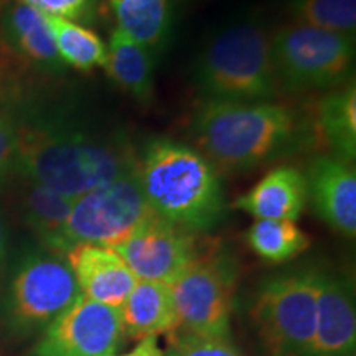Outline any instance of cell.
Returning <instances> with one entry per match:
<instances>
[{"label":"cell","mask_w":356,"mask_h":356,"mask_svg":"<svg viewBox=\"0 0 356 356\" xmlns=\"http://www.w3.org/2000/svg\"><path fill=\"white\" fill-rule=\"evenodd\" d=\"M19 132L15 177L79 198L137 167V149L119 127L74 108L12 96Z\"/></svg>","instance_id":"1"},{"label":"cell","mask_w":356,"mask_h":356,"mask_svg":"<svg viewBox=\"0 0 356 356\" xmlns=\"http://www.w3.org/2000/svg\"><path fill=\"white\" fill-rule=\"evenodd\" d=\"M190 132L218 170L241 173L309 150L320 140L314 114L282 102L202 101Z\"/></svg>","instance_id":"2"},{"label":"cell","mask_w":356,"mask_h":356,"mask_svg":"<svg viewBox=\"0 0 356 356\" xmlns=\"http://www.w3.org/2000/svg\"><path fill=\"white\" fill-rule=\"evenodd\" d=\"M137 177L155 215L180 228L203 234L225 218L220 170L197 147L152 137L137 150Z\"/></svg>","instance_id":"3"},{"label":"cell","mask_w":356,"mask_h":356,"mask_svg":"<svg viewBox=\"0 0 356 356\" xmlns=\"http://www.w3.org/2000/svg\"><path fill=\"white\" fill-rule=\"evenodd\" d=\"M270 37L257 12H243L218 26L191 68V79L203 101L266 102L279 96Z\"/></svg>","instance_id":"4"},{"label":"cell","mask_w":356,"mask_h":356,"mask_svg":"<svg viewBox=\"0 0 356 356\" xmlns=\"http://www.w3.org/2000/svg\"><path fill=\"white\" fill-rule=\"evenodd\" d=\"M79 292L63 254L43 246L25 248L8 270L0 296V320L15 337L43 332L73 304Z\"/></svg>","instance_id":"5"},{"label":"cell","mask_w":356,"mask_h":356,"mask_svg":"<svg viewBox=\"0 0 356 356\" xmlns=\"http://www.w3.org/2000/svg\"><path fill=\"white\" fill-rule=\"evenodd\" d=\"M270 56L279 92H328L353 78L355 37L291 22L270 37Z\"/></svg>","instance_id":"6"},{"label":"cell","mask_w":356,"mask_h":356,"mask_svg":"<svg viewBox=\"0 0 356 356\" xmlns=\"http://www.w3.org/2000/svg\"><path fill=\"white\" fill-rule=\"evenodd\" d=\"M320 266H305L266 279L249 317L264 356H307L317 322Z\"/></svg>","instance_id":"7"},{"label":"cell","mask_w":356,"mask_h":356,"mask_svg":"<svg viewBox=\"0 0 356 356\" xmlns=\"http://www.w3.org/2000/svg\"><path fill=\"white\" fill-rule=\"evenodd\" d=\"M238 280L236 257L216 239H210L170 284L177 314L175 332L202 338H231V314Z\"/></svg>","instance_id":"8"},{"label":"cell","mask_w":356,"mask_h":356,"mask_svg":"<svg viewBox=\"0 0 356 356\" xmlns=\"http://www.w3.org/2000/svg\"><path fill=\"white\" fill-rule=\"evenodd\" d=\"M150 215L154 211L144 197L136 167L74 200L66 222V246L68 251L76 244L114 248Z\"/></svg>","instance_id":"9"},{"label":"cell","mask_w":356,"mask_h":356,"mask_svg":"<svg viewBox=\"0 0 356 356\" xmlns=\"http://www.w3.org/2000/svg\"><path fill=\"white\" fill-rule=\"evenodd\" d=\"M208 238L150 215L129 238L111 248L137 280L170 284L203 251Z\"/></svg>","instance_id":"10"},{"label":"cell","mask_w":356,"mask_h":356,"mask_svg":"<svg viewBox=\"0 0 356 356\" xmlns=\"http://www.w3.org/2000/svg\"><path fill=\"white\" fill-rule=\"evenodd\" d=\"M122 341L119 310L79 296L42 332L32 356H115Z\"/></svg>","instance_id":"11"},{"label":"cell","mask_w":356,"mask_h":356,"mask_svg":"<svg viewBox=\"0 0 356 356\" xmlns=\"http://www.w3.org/2000/svg\"><path fill=\"white\" fill-rule=\"evenodd\" d=\"M307 356H356L355 291L348 275L320 267L317 322Z\"/></svg>","instance_id":"12"},{"label":"cell","mask_w":356,"mask_h":356,"mask_svg":"<svg viewBox=\"0 0 356 356\" xmlns=\"http://www.w3.org/2000/svg\"><path fill=\"white\" fill-rule=\"evenodd\" d=\"M0 48L40 74L61 76L66 71L44 13L22 0H10L0 10Z\"/></svg>","instance_id":"13"},{"label":"cell","mask_w":356,"mask_h":356,"mask_svg":"<svg viewBox=\"0 0 356 356\" xmlns=\"http://www.w3.org/2000/svg\"><path fill=\"white\" fill-rule=\"evenodd\" d=\"M307 202L315 215L345 238L356 234V172L332 155L312 159L305 172Z\"/></svg>","instance_id":"14"},{"label":"cell","mask_w":356,"mask_h":356,"mask_svg":"<svg viewBox=\"0 0 356 356\" xmlns=\"http://www.w3.org/2000/svg\"><path fill=\"white\" fill-rule=\"evenodd\" d=\"M79 292L102 305L121 309L137 279L114 249L76 244L65 254Z\"/></svg>","instance_id":"15"},{"label":"cell","mask_w":356,"mask_h":356,"mask_svg":"<svg viewBox=\"0 0 356 356\" xmlns=\"http://www.w3.org/2000/svg\"><path fill=\"white\" fill-rule=\"evenodd\" d=\"M307 184L304 172L291 165L269 170L246 193L236 198V210L256 220H299L307 207Z\"/></svg>","instance_id":"16"},{"label":"cell","mask_w":356,"mask_h":356,"mask_svg":"<svg viewBox=\"0 0 356 356\" xmlns=\"http://www.w3.org/2000/svg\"><path fill=\"white\" fill-rule=\"evenodd\" d=\"M124 337L145 340L172 335L177 330V314L168 284L137 280L126 302L119 309Z\"/></svg>","instance_id":"17"},{"label":"cell","mask_w":356,"mask_h":356,"mask_svg":"<svg viewBox=\"0 0 356 356\" xmlns=\"http://www.w3.org/2000/svg\"><path fill=\"white\" fill-rule=\"evenodd\" d=\"M19 180L22 184L20 210L25 225L38 239L40 246L65 256L68 251L65 239L66 222L76 198H70L35 181Z\"/></svg>","instance_id":"18"},{"label":"cell","mask_w":356,"mask_h":356,"mask_svg":"<svg viewBox=\"0 0 356 356\" xmlns=\"http://www.w3.org/2000/svg\"><path fill=\"white\" fill-rule=\"evenodd\" d=\"M114 30L144 44L154 55L163 51L172 37V0H108Z\"/></svg>","instance_id":"19"},{"label":"cell","mask_w":356,"mask_h":356,"mask_svg":"<svg viewBox=\"0 0 356 356\" xmlns=\"http://www.w3.org/2000/svg\"><path fill=\"white\" fill-rule=\"evenodd\" d=\"M106 47L108 76L137 102L149 104L154 97V53L114 29Z\"/></svg>","instance_id":"20"},{"label":"cell","mask_w":356,"mask_h":356,"mask_svg":"<svg viewBox=\"0 0 356 356\" xmlns=\"http://www.w3.org/2000/svg\"><path fill=\"white\" fill-rule=\"evenodd\" d=\"M320 140L332 157L353 163L356 157V88L353 83L325 92L314 113Z\"/></svg>","instance_id":"21"},{"label":"cell","mask_w":356,"mask_h":356,"mask_svg":"<svg viewBox=\"0 0 356 356\" xmlns=\"http://www.w3.org/2000/svg\"><path fill=\"white\" fill-rule=\"evenodd\" d=\"M44 17L55 40L58 56L66 68L70 66L81 73L104 68L108 47L99 35L81 24H74L60 17Z\"/></svg>","instance_id":"22"},{"label":"cell","mask_w":356,"mask_h":356,"mask_svg":"<svg viewBox=\"0 0 356 356\" xmlns=\"http://www.w3.org/2000/svg\"><path fill=\"white\" fill-rule=\"evenodd\" d=\"M246 243L256 256L270 264L296 259L310 246V239L296 221L256 220L246 231Z\"/></svg>","instance_id":"23"},{"label":"cell","mask_w":356,"mask_h":356,"mask_svg":"<svg viewBox=\"0 0 356 356\" xmlns=\"http://www.w3.org/2000/svg\"><path fill=\"white\" fill-rule=\"evenodd\" d=\"M292 22L355 37L356 0H287Z\"/></svg>","instance_id":"24"},{"label":"cell","mask_w":356,"mask_h":356,"mask_svg":"<svg viewBox=\"0 0 356 356\" xmlns=\"http://www.w3.org/2000/svg\"><path fill=\"white\" fill-rule=\"evenodd\" d=\"M167 338L168 351L163 356H244L231 338H202L178 332Z\"/></svg>","instance_id":"25"},{"label":"cell","mask_w":356,"mask_h":356,"mask_svg":"<svg viewBox=\"0 0 356 356\" xmlns=\"http://www.w3.org/2000/svg\"><path fill=\"white\" fill-rule=\"evenodd\" d=\"M44 15L60 17V19L74 22V24H95L99 15L102 0H22Z\"/></svg>","instance_id":"26"},{"label":"cell","mask_w":356,"mask_h":356,"mask_svg":"<svg viewBox=\"0 0 356 356\" xmlns=\"http://www.w3.org/2000/svg\"><path fill=\"white\" fill-rule=\"evenodd\" d=\"M19 132L13 114L0 109V188L15 177Z\"/></svg>","instance_id":"27"},{"label":"cell","mask_w":356,"mask_h":356,"mask_svg":"<svg viewBox=\"0 0 356 356\" xmlns=\"http://www.w3.org/2000/svg\"><path fill=\"white\" fill-rule=\"evenodd\" d=\"M8 261V228L6 216H3L2 207H0V284H2L3 275L7 270Z\"/></svg>","instance_id":"28"},{"label":"cell","mask_w":356,"mask_h":356,"mask_svg":"<svg viewBox=\"0 0 356 356\" xmlns=\"http://www.w3.org/2000/svg\"><path fill=\"white\" fill-rule=\"evenodd\" d=\"M115 356H163L162 348L159 346L157 338H145V340H140L139 343L136 345V348L129 351L126 355H115Z\"/></svg>","instance_id":"29"},{"label":"cell","mask_w":356,"mask_h":356,"mask_svg":"<svg viewBox=\"0 0 356 356\" xmlns=\"http://www.w3.org/2000/svg\"><path fill=\"white\" fill-rule=\"evenodd\" d=\"M3 56H6V53L0 48V95H3V91H6V63H3Z\"/></svg>","instance_id":"30"},{"label":"cell","mask_w":356,"mask_h":356,"mask_svg":"<svg viewBox=\"0 0 356 356\" xmlns=\"http://www.w3.org/2000/svg\"><path fill=\"white\" fill-rule=\"evenodd\" d=\"M8 2H10V0H0V10H2V8H3V7H6Z\"/></svg>","instance_id":"31"}]
</instances>
